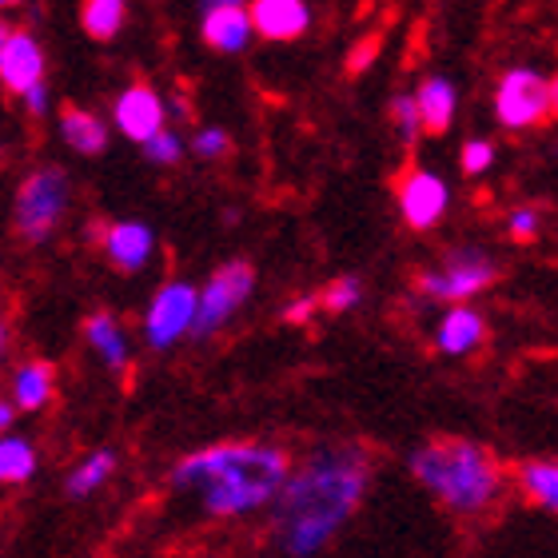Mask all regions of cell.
<instances>
[{"mask_svg":"<svg viewBox=\"0 0 558 558\" xmlns=\"http://www.w3.org/2000/svg\"><path fill=\"white\" fill-rule=\"evenodd\" d=\"M367 490V463L355 451L315 454L288 487H279L276 535L291 555H312L336 535Z\"/></svg>","mask_w":558,"mask_h":558,"instance_id":"obj_1","label":"cell"},{"mask_svg":"<svg viewBox=\"0 0 558 558\" xmlns=\"http://www.w3.org/2000/svg\"><path fill=\"white\" fill-rule=\"evenodd\" d=\"M288 478V459L259 442H223L180 463L175 483H196L211 514H244L268 502Z\"/></svg>","mask_w":558,"mask_h":558,"instance_id":"obj_2","label":"cell"},{"mask_svg":"<svg viewBox=\"0 0 558 558\" xmlns=\"http://www.w3.org/2000/svg\"><path fill=\"white\" fill-rule=\"evenodd\" d=\"M411 471L451 511L475 514L499 495V459L471 439H430L411 454Z\"/></svg>","mask_w":558,"mask_h":558,"instance_id":"obj_3","label":"cell"},{"mask_svg":"<svg viewBox=\"0 0 558 558\" xmlns=\"http://www.w3.org/2000/svg\"><path fill=\"white\" fill-rule=\"evenodd\" d=\"M64 204H69V180L60 168H40L21 184L16 192V232L28 240V244H40L48 240V232L60 223L64 216Z\"/></svg>","mask_w":558,"mask_h":558,"instance_id":"obj_4","label":"cell"},{"mask_svg":"<svg viewBox=\"0 0 558 558\" xmlns=\"http://www.w3.org/2000/svg\"><path fill=\"white\" fill-rule=\"evenodd\" d=\"M495 112L507 129H535L555 117V81H543L526 69L507 72L495 93Z\"/></svg>","mask_w":558,"mask_h":558,"instance_id":"obj_5","label":"cell"},{"mask_svg":"<svg viewBox=\"0 0 558 558\" xmlns=\"http://www.w3.org/2000/svg\"><path fill=\"white\" fill-rule=\"evenodd\" d=\"M252 283H256V276H252L247 264H228V268L216 271V276L208 279V288L196 295V319H192V324H196V336H211V331L252 295Z\"/></svg>","mask_w":558,"mask_h":558,"instance_id":"obj_6","label":"cell"},{"mask_svg":"<svg viewBox=\"0 0 558 558\" xmlns=\"http://www.w3.org/2000/svg\"><path fill=\"white\" fill-rule=\"evenodd\" d=\"M495 279V264H490L483 252H454L447 259V268L442 271H427V276H418V288L427 291L430 300H466V295H475L483 291Z\"/></svg>","mask_w":558,"mask_h":558,"instance_id":"obj_7","label":"cell"},{"mask_svg":"<svg viewBox=\"0 0 558 558\" xmlns=\"http://www.w3.org/2000/svg\"><path fill=\"white\" fill-rule=\"evenodd\" d=\"M0 84L16 96L45 84V52H40V45L21 28H9V24L0 28Z\"/></svg>","mask_w":558,"mask_h":558,"instance_id":"obj_8","label":"cell"},{"mask_svg":"<svg viewBox=\"0 0 558 558\" xmlns=\"http://www.w3.org/2000/svg\"><path fill=\"white\" fill-rule=\"evenodd\" d=\"M192 319H196V288H187V283L163 288L148 312L151 348H168V343H175V339L192 327Z\"/></svg>","mask_w":558,"mask_h":558,"instance_id":"obj_9","label":"cell"},{"mask_svg":"<svg viewBox=\"0 0 558 558\" xmlns=\"http://www.w3.org/2000/svg\"><path fill=\"white\" fill-rule=\"evenodd\" d=\"M399 208L411 228H430V223H439L442 208H447V187L439 175L411 168L408 175H399Z\"/></svg>","mask_w":558,"mask_h":558,"instance_id":"obj_10","label":"cell"},{"mask_svg":"<svg viewBox=\"0 0 558 558\" xmlns=\"http://www.w3.org/2000/svg\"><path fill=\"white\" fill-rule=\"evenodd\" d=\"M117 124L129 140H151L163 129V105L148 84H132L129 93L117 100Z\"/></svg>","mask_w":558,"mask_h":558,"instance_id":"obj_11","label":"cell"},{"mask_svg":"<svg viewBox=\"0 0 558 558\" xmlns=\"http://www.w3.org/2000/svg\"><path fill=\"white\" fill-rule=\"evenodd\" d=\"M247 24L264 40H295L307 28V4L303 0H256L247 12Z\"/></svg>","mask_w":558,"mask_h":558,"instance_id":"obj_12","label":"cell"},{"mask_svg":"<svg viewBox=\"0 0 558 558\" xmlns=\"http://www.w3.org/2000/svg\"><path fill=\"white\" fill-rule=\"evenodd\" d=\"M204 40H208L216 52H244L247 40H252L247 12L240 9V4H228V9H208V12H204Z\"/></svg>","mask_w":558,"mask_h":558,"instance_id":"obj_13","label":"cell"},{"mask_svg":"<svg viewBox=\"0 0 558 558\" xmlns=\"http://www.w3.org/2000/svg\"><path fill=\"white\" fill-rule=\"evenodd\" d=\"M105 247L120 271H136L151 256V232L144 223H112L105 232Z\"/></svg>","mask_w":558,"mask_h":558,"instance_id":"obj_14","label":"cell"},{"mask_svg":"<svg viewBox=\"0 0 558 558\" xmlns=\"http://www.w3.org/2000/svg\"><path fill=\"white\" fill-rule=\"evenodd\" d=\"M60 132H64V140H69L76 151H84V156H100L108 144L105 124H100L93 112H84L81 105L60 108Z\"/></svg>","mask_w":558,"mask_h":558,"instance_id":"obj_15","label":"cell"},{"mask_svg":"<svg viewBox=\"0 0 558 558\" xmlns=\"http://www.w3.org/2000/svg\"><path fill=\"white\" fill-rule=\"evenodd\" d=\"M415 108H418L423 129H427L430 136H442V132L451 129V117H454V88L447 81H427L418 88Z\"/></svg>","mask_w":558,"mask_h":558,"instance_id":"obj_16","label":"cell"},{"mask_svg":"<svg viewBox=\"0 0 558 558\" xmlns=\"http://www.w3.org/2000/svg\"><path fill=\"white\" fill-rule=\"evenodd\" d=\"M483 331H487V327H483V319H478L471 307H451L447 319L439 324V348L447 351V355H466V351L483 339Z\"/></svg>","mask_w":558,"mask_h":558,"instance_id":"obj_17","label":"cell"},{"mask_svg":"<svg viewBox=\"0 0 558 558\" xmlns=\"http://www.w3.org/2000/svg\"><path fill=\"white\" fill-rule=\"evenodd\" d=\"M81 21L93 40H112L124 24V0H84Z\"/></svg>","mask_w":558,"mask_h":558,"instance_id":"obj_18","label":"cell"},{"mask_svg":"<svg viewBox=\"0 0 558 558\" xmlns=\"http://www.w3.org/2000/svg\"><path fill=\"white\" fill-rule=\"evenodd\" d=\"M48 396H52V367L40 360L21 367V375H16V403H21L24 411H36V408H45Z\"/></svg>","mask_w":558,"mask_h":558,"instance_id":"obj_19","label":"cell"},{"mask_svg":"<svg viewBox=\"0 0 558 558\" xmlns=\"http://www.w3.org/2000/svg\"><path fill=\"white\" fill-rule=\"evenodd\" d=\"M88 339H93V348L108 360V367H124V363H129L124 336H120L117 319H112L108 312H100V315H93V319H88Z\"/></svg>","mask_w":558,"mask_h":558,"instance_id":"obj_20","label":"cell"},{"mask_svg":"<svg viewBox=\"0 0 558 558\" xmlns=\"http://www.w3.org/2000/svg\"><path fill=\"white\" fill-rule=\"evenodd\" d=\"M36 454L24 439H0V483H24L33 475Z\"/></svg>","mask_w":558,"mask_h":558,"instance_id":"obj_21","label":"cell"},{"mask_svg":"<svg viewBox=\"0 0 558 558\" xmlns=\"http://www.w3.org/2000/svg\"><path fill=\"white\" fill-rule=\"evenodd\" d=\"M112 463H117V459H112V451H96L93 459H88V463L81 466V471H72L69 495H76V499H81V495L96 490L108 475H112Z\"/></svg>","mask_w":558,"mask_h":558,"instance_id":"obj_22","label":"cell"},{"mask_svg":"<svg viewBox=\"0 0 558 558\" xmlns=\"http://www.w3.org/2000/svg\"><path fill=\"white\" fill-rule=\"evenodd\" d=\"M523 483H526V490L535 495V502H543V507H550V511H555V502H558V471H555V463H531L523 471Z\"/></svg>","mask_w":558,"mask_h":558,"instance_id":"obj_23","label":"cell"},{"mask_svg":"<svg viewBox=\"0 0 558 558\" xmlns=\"http://www.w3.org/2000/svg\"><path fill=\"white\" fill-rule=\"evenodd\" d=\"M355 300H360V279L343 276V279H336V283H331V288H327L315 303H324L327 312H348Z\"/></svg>","mask_w":558,"mask_h":558,"instance_id":"obj_24","label":"cell"},{"mask_svg":"<svg viewBox=\"0 0 558 558\" xmlns=\"http://www.w3.org/2000/svg\"><path fill=\"white\" fill-rule=\"evenodd\" d=\"M391 120H396V129L403 132V140H415V132H418L415 96H396V100H391Z\"/></svg>","mask_w":558,"mask_h":558,"instance_id":"obj_25","label":"cell"},{"mask_svg":"<svg viewBox=\"0 0 558 558\" xmlns=\"http://www.w3.org/2000/svg\"><path fill=\"white\" fill-rule=\"evenodd\" d=\"M490 160H495V148H490L487 140H471V144H463V172L466 175L487 172Z\"/></svg>","mask_w":558,"mask_h":558,"instance_id":"obj_26","label":"cell"},{"mask_svg":"<svg viewBox=\"0 0 558 558\" xmlns=\"http://www.w3.org/2000/svg\"><path fill=\"white\" fill-rule=\"evenodd\" d=\"M144 148H148V156L156 163H175L180 160V140L172 136V132H156L151 140H144Z\"/></svg>","mask_w":558,"mask_h":558,"instance_id":"obj_27","label":"cell"},{"mask_svg":"<svg viewBox=\"0 0 558 558\" xmlns=\"http://www.w3.org/2000/svg\"><path fill=\"white\" fill-rule=\"evenodd\" d=\"M511 235H514V240H523V244H526V240H535V235H538V211L535 208L514 211V216H511Z\"/></svg>","mask_w":558,"mask_h":558,"instance_id":"obj_28","label":"cell"},{"mask_svg":"<svg viewBox=\"0 0 558 558\" xmlns=\"http://www.w3.org/2000/svg\"><path fill=\"white\" fill-rule=\"evenodd\" d=\"M196 151H199V156H220V151H228V132L204 129L196 136Z\"/></svg>","mask_w":558,"mask_h":558,"instance_id":"obj_29","label":"cell"},{"mask_svg":"<svg viewBox=\"0 0 558 558\" xmlns=\"http://www.w3.org/2000/svg\"><path fill=\"white\" fill-rule=\"evenodd\" d=\"M24 105H28V112H33V117H40V112H45V105H48L45 84H36V88H28V93H24Z\"/></svg>","mask_w":558,"mask_h":558,"instance_id":"obj_30","label":"cell"},{"mask_svg":"<svg viewBox=\"0 0 558 558\" xmlns=\"http://www.w3.org/2000/svg\"><path fill=\"white\" fill-rule=\"evenodd\" d=\"M312 307H315V300H300L295 307H288V319H291V324H303V319L312 315Z\"/></svg>","mask_w":558,"mask_h":558,"instance_id":"obj_31","label":"cell"},{"mask_svg":"<svg viewBox=\"0 0 558 558\" xmlns=\"http://www.w3.org/2000/svg\"><path fill=\"white\" fill-rule=\"evenodd\" d=\"M9 423H12V408L9 403H0V427H9Z\"/></svg>","mask_w":558,"mask_h":558,"instance_id":"obj_32","label":"cell"},{"mask_svg":"<svg viewBox=\"0 0 558 558\" xmlns=\"http://www.w3.org/2000/svg\"><path fill=\"white\" fill-rule=\"evenodd\" d=\"M228 4H240V0H211V9H228Z\"/></svg>","mask_w":558,"mask_h":558,"instance_id":"obj_33","label":"cell"},{"mask_svg":"<svg viewBox=\"0 0 558 558\" xmlns=\"http://www.w3.org/2000/svg\"><path fill=\"white\" fill-rule=\"evenodd\" d=\"M0 348H4V324H0Z\"/></svg>","mask_w":558,"mask_h":558,"instance_id":"obj_34","label":"cell"},{"mask_svg":"<svg viewBox=\"0 0 558 558\" xmlns=\"http://www.w3.org/2000/svg\"><path fill=\"white\" fill-rule=\"evenodd\" d=\"M0 4H21V0H0Z\"/></svg>","mask_w":558,"mask_h":558,"instance_id":"obj_35","label":"cell"}]
</instances>
